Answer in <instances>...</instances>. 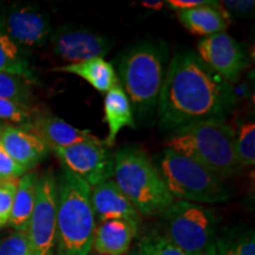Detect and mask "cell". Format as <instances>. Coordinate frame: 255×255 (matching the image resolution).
<instances>
[{
	"label": "cell",
	"mask_w": 255,
	"mask_h": 255,
	"mask_svg": "<svg viewBox=\"0 0 255 255\" xmlns=\"http://www.w3.org/2000/svg\"><path fill=\"white\" fill-rule=\"evenodd\" d=\"M27 79L12 73L0 72V100L25 104L30 101L31 90Z\"/></svg>",
	"instance_id": "obj_24"
},
{
	"label": "cell",
	"mask_w": 255,
	"mask_h": 255,
	"mask_svg": "<svg viewBox=\"0 0 255 255\" xmlns=\"http://www.w3.org/2000/svg\"><path fill=\"white\" fill-rule=\"evenodd\" d=\"M34 135L39 137L50 149H63L77 143L98 139L90 130H82L53 115L37 117L31 126Z\"/></svg>",
	"instance_id": "obj_15"
},
{
	"label": "cell",
	"mask_w": 255,
	"mask_h": 255,
	"mask_svg": "<svg viewBox=\"0 0 255 255\" xmlns=\"http://www.w3.org/2000/svg\"><path fill=\"white\" fill-rule=\"evenodd\" d=\"M169 7L177 11H186V9H193L201 6L207 5H219V1H212V0H168L165 1Z\"/></svg>",
	"instance_id": "obj_31"
},
{
	"label": "cell",
	"mask_w": 255,
	"mask_h": 255,
	"mask_svg": "<svg viewBox=\"0 0 255 255\" xmlns=\"http://www.w3.org/2000/svg\"><path fill=\"white\" fill-rule=\"evenodd\" d=\"M158 169L174 200L199 205L226 202L231 197L222 178L171 149H164Z\"/></svg>",
	"instance_id": "obj_6"
},
{
	"label": "cell",
	"mask_w": 255,
	"mask_h": 255,
	"mask_svg": "<svg viewBox=\"0 0 255 255\" xmlns=\"http://www.w3.org/2000/svg\"><path fill=\"white\" fill-rule=\"evenodd\" d=\"M1 21L7 37L18 47L43 45L51 33L49 15L36 5H12L1 13Z\"/></svg>",
	"instance_id": "obj_12"
},
{
	"label": "cell",
	"mask_w": 255,
	"mask_h": 255,
	"mask_svg": "<svg viewBox=\"0 0 255 255\" xmlns=\"http://www.w3.org/2000/svg\"><path fill=\"white\" fill-rule=\"evenodd\" d=\"M209 255H255L253 232L220 237L218 235Z\"/></svg>",
	"instance_id": "obj_22"
},
{
	"label": "cell",
	"mask_w": 255,
	"mask_h": 255,
	"mask_svg": "<svg viewBox=\"0 0 255 255\" xmlns=\"http://www.w3.org/2000/svg\"><path fill=\"white\" fill-rule=\"evenodd\" d=\"M168 64L167 49L155 41L137 44L121 57L119 81L138 114L150 115L157 108Z\"/></svg>",
	"instance_id": "obj_5"
},
{
	"label": "cell",
	"mask_w": 255,
	"mask_h": 255,
	"mask_svg": "<svg viewBox=\"0 0 255 255\" xmlns=\"http://www.w3.org/2000/svg\"><path fill=\"white\" fill-rule=\"evenodd\" d=\"M164 237L187 255H209L218 238V220L213 210L197 203L174 201L162 214Z\"/></svg>",
	"instance_id": "obj_7"
},
{
	"label": "cell",
	"mask_w": 255,
	"mask_h": 255,
	"mask_svg": "<svg viewBox=\"0 0 255 255\" xmlns=\"http://www.w3.org/2000/svg\"><path fill=\"white\" fill-rule=\"evenodd\" d=\"M138 228L126 220H108L96 226L92 250L102 255H127Z\"/></svg>",
	"instance_id": "obj_16"
},
{
	"label": "cell",
	"mask_w": 255,
	"mask_h": 255,
	"mask_svg": "<svg viewBox=\"0 0 255 255\" xmlns=\"http://www.w3.org/2000/svg\"><path fill=\"white\" fill-rule=\"evenodd\" d=\"M234 152L238 163L241 165H254L255 163V124L247 121L235 130Z\"/></svg>",
	"instance_id": "obj_23"
},
{
	"label": "cell",
	"mask_w": 255,
	"mask_h": 255,
	"mask_svg": "<svg viewBox=\"0 0 255 255\" xmlns=\"http://www.w3.org/2000/svg\"><path fill=\"white\" fill-rule=\"evenodd\" d=\"M2 128H4V127H2L1 124H0V133H1V131H2Z\"/></svg>",
	"instance_id": "obj_33"
},
{
	"label": "cell",
	"mask_w": 255,
	"mask_h": 255,
	"mask_svg": "<svg viewBox=\"0 0 255 255\" xmlns=\"http://www.w3.org/2000/svg\"><path fill=\"white\" fill-rule=\"evenodd\" d=\"M0 72L20 76L27 81H33V72L19 52V47L6 34L0 13Z\"/></svg>",
	"instance_id": "obj_21"
},
{
	"label": "cell",
	"mask_w": 255,
	"mask_h": 255,
	"mask_svg": "<svg viewBox=\"0 0 255 255\" xmlns=\"http://www.w3.org/2000/svg\"><path fill=\"white\" fill-rule=\"evenodd\" d=\"M142 5L146 8L154 9V11H158L165 5L164 1H161V0H144L142 1Z\"/></svg>",
	"instance_id": "obj_32"
},
{
	"label": "cell",
	"mask_w": 255,
	"mask_h": 255,
	"mask_svg": "<svg viewBox=\"0 0 255 255\" xmlns=\"http://www.w3.org/2000/svg\"><path fill=\"white\" fill-rule=\"evenodd\" d=\"M0 255H33L25 232H15L0 241Z\"/></svg>",
	"instance_id": "obj_26"
},
{
	"label": "cell",
	"mask_w": 255,
	"mask_h": 255,
	"mask_svg": "<svg viewBox=\"0 0 255 255\" xmlns=\"http://www.w3.org/2000/svg\"><path fill=\"white\" fill-rule=\"evenodd\" d=\"M0 144L18 164L26 170L34 167L50 151L49 146L33 132L9 126L2 128Z\"/></svg>",
	"instance_id": "obj_14"
},
{
	"label": "cell",
	"mask_w": 255,
	"mask_h": 255,
	"mask_svg": "<svg viewBox=\"0 0 255 255\" xmlns=\"http://www.w3.org/2000/svg\"><path fill=\"white\" fill-rule=\"evenodd\" d=\"M104 122L108 124L109 133L105 139V145L113 146L116 137L123 128L135 129L132 108L122 85L119 84L105 94L104 98Z\"/></svg>",
	"instance_id": "obj_17"
},
{
	"label": "cell",
	"mask_w": 255,
	"mask_h": 255,
	"mask_svg": "<svg viewBox=\"0 0 255 255\" xmlns=\"http://www.w3.org/2000/svg\"><path fill=\"white\" fill-rule=\"evenodd\" d=\"M37 181L38 175L36 173L24 174L18 180L8 221L12 227L17 229V232H26L36 202Z\"/></svg>",
	"instance_id": "obj_20"
},
{
	"label": "cell",
	"mask_w": 255,
	"mask_h": 255,
	"mask_svg": "<svg viewBox=\"0 0 255 255\" xmlns=\"http://www.w3.org/2000/svg\"><path fill=\"white\" fill-rule=\"evenodd\" d=\"M234 127L226 120H218L171 132L165 145L223 180L240 169L234 152Z\"/></svg>",
	"instance_id": "obj_3"
},
{
	"label": "cell",
	"mask_w": 255,
	"mask_h": 255,
	"mask_svg": "<svg viewBox=\"0 0 255 255\" xmlns=\"http://www.w3.org/2000/svg\"><path fill=\"white\" fill-rule=\"evenodd\" d=\"M177 17L187 30L197 36L209 37L225 32L228 27L227 15L223 13L219 5H207L178 11Z\"/></svg>",
	"instance_id": "obj_18"
},
{
	"label": "cell",
	"mask_w": 255,
	"mask_h": 255,
	"mask_svg": "<svg viewBox=\"0 0 255 255\" xmlns=\"http://www.w3.org/2000/svg\"><path fill=\"white\" fill-rule=\"evenodd\" d=\"M91 255H102V254H97V253H95V254H91Z\"/></svg>",
	"instance_id": "obj_34"
},
{
	"label": "cell",
	"mask_w": 255,
	"mask_h": 255,
	"mask_svg": "<svg viewBox=\"0 0 255 255\" xmlns=\"http://www.w3.org/2000/svg\"><path fill=\"white\" fill-rule=\"evenodd\" d=\"M0 182H1V180H0Z\"/></svg>",
	"instance_id": "obj_35"
},
{
	"label": "cell",
	"mask_w": 255,
	"mask_h": 255,
	"mask_svg": "<svg viewBox=\"0 0 255 255\" xmlns=\"http://www.w3.org/2000/svg\"><path fill=\"white\" fill-rule=\"evenodd\" d=\"M219 4H221L222 7L231 13L246 15L254 9L255 1L254 0H223V1H219Z\"/></svg>",
	"instance_id": "obj_30"
},
{
	"label": "cell",
	"mask_w": 255,
	"mask_h": 255,
	"mask_svg": "<svg viewBox=\"0 0 255 255\" xmlns=\"http://www.w3.org/2000/svg\"><path fill=\"white\" fill-rule=\"evenodd\" d=\"M26 169L18 164L0 144V180H15L26 174Z\"/></svg>",
	"instance_id": "obj_29"
},
{
	"label": "cell",
	"mask_w": 255,
	"mask_h": 255,
	"mask_svg": "<svg viewBox=\"0 0 255 255\" xmlns=\"http://www.w3.org/2000/svg\"><path fill=\"white\" fill-rule=\"evenodd\" d=\"M55 70L78 76L87 81L101 94H107L108 91L120 84L114 66L104 58H94L81 63L66 64Z\"/></svg>",
	"instance_id": "obj_19"
},
{
	"label": "cell",
	"mask_w": 255,
	"mask_h": 255,
	"mask_svg": "<svg viewBox=\"0 0 255 255\" xmlns=\"http://www.w3.org/2000/svg\"><path fill=\"white\" fill-rule=\"evenodd\" d=\"M196 55L213 72L228 83L237 82L248 66L244 47L226 32L200 40Z\"/></svg>",
	"instance_id": "obj_10"
},
{
	"label": "cell",
	"mask_w": 255,
	"mask_h": 255,
	"mask_svg": "<svg viewBox=\"0 0 255 255\" xmlns=\"http://www.w3.org/2000/svg\"><path fill=\"white\" fill-rule=\"evenodd\" d=\"M114 177L141 215H162L174 203L159 169L141 149L124 146L115 154Z\"/></svg>",
	"instance_id": "obj_4"
},
{
	"label": "cell",
	"mask_w": 255,
	"mask_h": 255,
	"mask_svg": "<svg viewBox=\"0 0 255 255\" xmlns=\"http://www.w3.org/2000/svg\"><path fill=\"white\" fill-rule=\"evenodd\" d=\"M18 180L19 178H15L0 182V227L6 226L9 221Z\"/></svg>",
	"instance_id": "obj_27"
},
{
	"label": "cell",
	"mask_w": 255,
	"mask_h": 255,
	"mask_svg": "<svg viewBox=\"0 0 255 255\" xmlns=\"http://www.w3.org/2000/svg\"><path fill=\"white\" fill-rule=\"evenodd\" d=\"M237 103L231 83L210 70L195 52H177L168 64L159 92V127L177 131L194 124L226 120Z\"/></svg>",
	"instance_id": "obj_1"
},
{
	"label": "cell",
	"mask_w": 255,
	"mask_h": 255,
	"mask_svg": "<svg viewBox=\"0 0 255 255\" xmlns=\"http://www.w3.org/2000/svg\"><path fill=\"white\" fill-rule=\"evenodd\" d=\"M57 187V255H90L96 228L91 187L65 168Z\"/></svg>",
	"instance_id": "obj_2"
},
{
	"label": "cell",
	"mask_w": 255,
	"mask_h": 255,
	"mask_svg": "<svg viewBox=\"0 0 255 255\" xmlns=\"http://www.w3.org/2000/svg\"><path fill=\"white\" fill-rule=\"evenodd\" d=\"M58 187L51 173L38 177L36 202L26 229L33 255H53L57 232Z\"/></svg>",
	"instance_id": "obj_8"
},
{
	"label": "cell",
	"mask_w": 255,
	"mask_h": 255,
	"mask_svg": "<svg viewBox=\"0 0 255 255\" xmlns=\"http://www.w3.org/2000/svg\"><path fill=\"white\" fill-rule=\"evenodd\" d=\"M53 53L69 64L94 58H104L111 49V43L103 34L82 26L65 25L50 37Z\"/></svg>",
	"instance_id": "obj_11"
},
{
	"label": "cell",
	"mask_w": 255,
	"mask_h": 255,
	"mask_svg": "<svg viewBox=\"0 0 255 255\" xmlns=\"http://www.w3.org/2000/svg\"><path fill=\"white\" fill-rule=\"evenodd\" d=\"M30 117L27 105L7 100H0V120L14 123H23Z\"/></svg>",
	"instance_id": "obj_28"
},
{
	"label": "cell",
	"mask_w": 255,
	"mask_h": 255,
	"mask_svg": "<svg viewBox=\"0 0 255 255\" xmlns=\"http://www.w3.org/2000/svg\"><path fill=\"white\" fill-rule=\"evenodd\" d=\"M90 199L95 218L100 222L108 220H126L138 228L141 214L114 180H108L92 187Z\"/></svg>",
	"instance_id": "obj_13"
},
{
	"label": "cell",
	"mask_w": 255,
	"mask_h": 255,
	"mask_svg": "<svg viewBox=\"0 0 255 255\" xmlns=\"http://www.w3.org/2000/svg\"><path fill=\"white\" fill-rule=\"evenodd\" d=\"M53 151L63 162L64 168L82 178L91 188L114 176V156L100 139L77 143Z\"/></svg>",
	"instance_id": "obj_9"
},
{
	"label": "cell",
	"mask_w": 255,
	"mask_h": 255,
	"mask_svg": "<svg viewBox=\"0 0 255 255\" xmlns=\"http://www.w3.org/2000/svg\"><path fill=\"white\" fill-rule=\"evenodd\" d=\"M133 255H187L174 246L163 234L152 232L141 239Z\"/></svg>",
	"instance_id": "obj_25"
}]
</instances>
